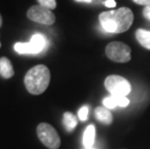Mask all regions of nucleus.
I'll use <instances>...</instances> for the list:
<instances>
[{
    "instance_id": "f3484780",
    "label": "nucleus",
    "mask_w": 150,
    "mask_h": 149,
    "mask_svg": "<svg viewBox=\"0 0 150 149\" xmlns=\"http://www.w3.org/2000/svg\"><path fill=\"white\" fill-rule=\"evenodd\" d=\"M133 1L139 5L145 6V7H149L150 6V0H133Z\"/></svg>"
},
{
    "instance_id": "7ed1b4c3",
    "label": "nucleus",
    "mask_w": 150,
    "mask_h": 149,
    "mask_svg": "<svg viewBox=\"0 0 150 149\" xmlns=\"http://www.w3.org/2000/svg\"><path fill=\"white\" fill-rule=\"evenodd\" d=\"M49 46V41L46 36L41 33H36L31 37L27 43H16L14 49L20 54H38L43 52Z\"/></svg>"
},
{
    "instance_id": "f257e3e1",
    "label": "nucleus",
    "mask_w": 150,
    "mask_h": 149,
    "mask_svg": "<svg viewBox=\"0 0 150 149\" xmlns=\"http://www.w3.org/2000/svg\"><path fill=\"white\" fill-rule=\"evenodd\" d=\"M99 21L105 31L108 33L119 34L129 29L134 21V14L131 9L121 7L117 10L101 13Z\"/></svg>"
},
{
    "instance_id": "4468645a",
    "label": "nucleus",
    "mask_w": 150,
    "mask_h": 149,
    "mask_svg": "<svg viewBox=\"0 0 150 149\" xmlns=\"http://www.w3.org/2000/svg\"><path fill=\"white\" fill-rule=\"evenodd\" d=\"M37 2L39 3V5L46 7L50 10H53L56 8V0H37Z\"/></svg>"
},
{
    "instance_id": "2eb2a0df",
    "label": "nucleus",
    "mask_w": 150,
    "mask_h": 149,
    "mask_svg": "<svg viewBox=\"0 0 150 149\" xmlns=\"http://www.w3.org/2000/svg\"><path fill=\"white\" fill-rule=\"evenodd\" d=\"M103 104H104V107H107V109H114L115 107H117V104H116L115 100H114V98L112 96L105 98V99L103 100Z\"/></svg>"
},
{
    "instance_id": "a211bd4d",
    "label": "nucleus",
    "mask_w": 150,
    "mask_h": 149,
    "mask_svg": "<svg viewBox=\"0 0 150 149\" xmlns=\"http://www.w3.org/2000/svg\"><path fill=\"white\" fill-rule=\"evenodd\" d=\"M105 6L108 8H114L116 6V3L114 0H107V1L105 2Z\"/></svg>"
},
{
    "instance_id": "5701e85b",
    "label": "nucleus",
    "mask_w": 150,
    "mask_h": 149,
    "mask_svg": "<svg viewBox=\"0 0 150 149\" xmlns=\"http://www.w3.org/2000/svg\"><path fill=\"white\" fill-rule=\"evenodd\" d=\"M0 47H1V42H0Z\"/></svg>"
},
{
    "instance_id": "6e6552de",
    "label": "nucleus",
    "mask_w": 150,
    "mask_h": 149,
    "mask_svg": "<svg viewBox=\"0 0 150 149\" xmlns=\"http://www.w3.org/2000/svg\"><path fill=\"white\" fill-rule=\"evenodd\" d=\"M14 75L15 71L10 59H8L7 57L0 58V76L8 80V78H11Z\"/></svg>"
},
{
    "instance_id": "423d86ee",
    "label": "nucleus",
    "mask_w": 150,
    "mask_h": 149,
    "mask_svg": "<svg viewBox=\"0 0 150 149\" xmlns=\"http://www.w3.org/2000/svg\"><path fill=\"white\" fill-rule=\"evenodd\" d=\"M26 17L28 20L45 25H52L55 23V15L52 10L41 5H33L27 10Z\"/></svg>"
},
{
    "instance_id": "4be33fe9",
    "label": "nucleus",
    "mask_w": 150,
    "mask_h": 149,
    "mask_svg": "<svg viewBox=\"0 0 150 149\" xmlns=\"http://www.w3.org/2000/svg\"><path fill=\"white\" fill-rule=\"evenodd\" d=\"M86 149H95V148H93V147H90V148H86Z\"/></svg>"
},
{
    "instance_id": "f8f14e48",
    "label": "nucleus",
    "mask_w": 150,
    "mask_h": 149,
    "mask_svg": "<svg viewBox=\"0 0 150 149\" xmlns=\"http://www.w3.org/2000/svg\"><path fill=\"white\" fill-rule=\"evenodd\" d=\"M63 123L67 132H72L78 125V118L71 112H65L63 115Z\"/></svg>"
},
{
    "instance_id": "412c9836",
    "label": "nucleus",
    "mask_w": 150,
    "mask_h": 149,
    "mask_svg": "<svg viewBox=\"0 0 150 149\" xmlns=\"http://www.w3.org/2000/svg\"><path fill=\"white\" fill-rule=\"evenodd\" d=\"M2 23H3V18H2V16L0 14V27L2 26Z\"/></svg>"
},
{
    "instance_id": "20e7f679",
    "label": "nucleus",
    "mask_w": 150,
    "mask_h": 149,
    "mask_svg": "<svg viewBox=\"0 0 150 149\" xmlns=\"http://www.w3.org/2000/svg\"><path fill=\"white\" fill-rule=\"evenodd\" d=\"M37 136L41 142L49 149H58L60 147V137L52 125L40 123L37 127Z\"/></svg>"
},
{
    "instance_id": "39448f33",
    "label": "nucleus",
    "mask_w": 150,
    "mask_h": 149,
    "mask_svg": "<svg viewBox=\"0 0 150 149\" xmlns=\"http://www.w3.org/2000/svg\"><path fill=\"white\" fill-rule=\"evenodd\" d=\"M106 55L113 62L126 63L131 60V49L122 42H111L106 47Z\"/></svg>"
},
{
    "instance_id": "9d476101",
    "label": "nucleus",
    "mask_w": 150,
    "mask_h": 149,
    "mask_svg": "<svg viewBox=\"0 0 150 149\" xmlns=\"http://www.w3.org/2000/svg\"><path fill=\"white\" fill-rule=\"evenodd\" d=\"M95 127L94 125H89L85 129L83 133V138H82V143L85 148H90L93 146L95 141Z\"/></svg>"
},
{
    "instance_id": "dca6fc26",
    "label": "nucleus",
    "mask_w": 150,
    "mask_h": 149,
    "mask_svg": "<svg viewBox=\"0 0 150 149\" xmlns=\"http://www.w3.org/2000/svg\"><path fill=\"white\" fill-rule=\"evenodd\" d=\"M88 112H89V107L87 106L81 107L79 110V118L81 119V121H85V120L87 119Z\"/></svg>"
},
{
    "instance_id": "0eeeda50",
    "label": "nucleus",
    "mask_w": 150,
    "mask_h": 149,
    "mask_svg": "<svg viewBox=\"0 0 150 149\" xmlns=\"http://www.w3.org/2000/svg\"><path fill=\"white\" fill-rule=\"evenodd\" d=\"M105 87L111 95L126 96L131 92V84L125 78L111 75L105 80Z\"/></svg>"
},
{
    "instance_id": "6ab92c4d",
    "label": "nucleus",
    "mask_w": 150,
    "mask_h": 149,
    "mask_svg": "<svg viewBox=\"0 0 150 149\" xmlns=\"http://www.w3.org/2000/svg\"><path fill=\"white\" fill-rule=\"evenodd\" d=\"M143 16H144V18H146L147 20H150V6L149 7H145L143 9Z\"/></svg>"
},
{
    "instance_id": "aec40b11",
    "label": "nucleus",
    "mask_w": 150,
    "mask_h": 149,
    "mask_svg": "<svg viewBox=\"0 0 150 149\" xmlns=\"http://www.w3.org/2000/svg\"><path fill=\"white\" fill-rule=\"evenodd\" d=\"M76 2H85V3H90L92 0H75Z\"/></svg>"
},
{
    "instance_id": "9b49d317",
    "label": "nucleus",
    "mask_w": 150,
    "mask_h": 149,
    "mask_svg": "<svg viewBox=\"0 0 150 149\" xmlns=\"http://www.w3.org/2000/svg\"><path fill=\"white\" fill-rule=\"evenodd\" d=\"M136 38L138 42L146 49H150V31L138 29L136 31Z\"/></svg>"
},
{
    "instance_id": "f03ea898",
    "label": "nucleus",
    "mask_w": 150,
    "mask_h": 149,
    "mask_svg": "<svg viewBox=\"0 0 150 149\" xmlns=\"http://www.w3.org/2000/svg\"><path fill=\"white\" fill-rule=\"evenodd\" d=\"M50 82V72L43 64L31 68L24 77V84L27 91L32 95L44 93Z\"/></svg>"
},
{
    "instance_id": "1a4fd4ad",
    "label": "nucleus",
    "mask_w": 150,
    "mask_h": 149,
    "mask_svg": "<svg viewBox=\"0 0 150 149\" xmlns=\"http://www.w3.org/2000/svg\"><path fill=\"white\" fill-rule=\"evenodd\" d=\"M95 116L100 122L106 125H110L112 123V114L108 110V109L105 107H98L95 109Z\"/></svg>"
},
{
    "instance_id": "ddd939ff",
    "label": "nucleus",
    "mask_w": 150,
    "mask_h": 149,
    "mask_svg": "<svg viewBox=\"0 0 150 149\" xmlns=\"http://www.w3.org/2000/svg\"><path fill=\"white\" fill-rule=\"evenodd\" d=\"M111 96L114 98L117 106L122 107H125L127 106H129L130 101L126 96H119V95H111Z\"/></svg>"
}]
</instances>
